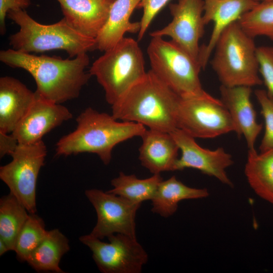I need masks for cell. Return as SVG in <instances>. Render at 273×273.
I'll return each mask as SVG.
<instances>
[{"mask_svg":"<svg viewBox=\"0 0 273 273\" xmlns=\"http://www.w3.org/2000/svg\"><path fill=\"white\" fill-rule=\"evenodd\" d=\"M147 52L151 70L180 98L212 96L202 86L199 62L171 40L152 37Z\"/></svg>","mask_w":273,"mask_h":273,"instance_id":"cell-7","label":"cell"},{"mask_svg":"<svg viewBox=\"0 0 273 273\" xmlns=\"http://www.w3.org/2000/svg\"><path fill=\"white\" fill-rule=\"evenodd\" d=\"M67 23L84 35L96 38L115 0H57Z\"/></svg>","mask_w":273,"mask_h":273,"instance_id":"cell-17","label":"cell"},{"mask_svg":"<svg viewBox=\"0 0 273 273\" xmlns=\"http://www.w3.org/2000/svg\"><path fill=\"white\" fill-rule=\"evenodd\" d=\"M89 73L103 88L107 102H117L147 73L145 60L138 42L123 37L104 52L90 67Z\"/></svg>","mask_w":273,"mask_h":273,"instance_id":"cell-6","label":"cell"},{"mask_svg":"<svg viewBox=\"0 0 273 273\" xmlns=\"http://www.w3.org/2000/svg\"><path fill=\"white\" fill-rule=\"evenodd\" d=\"M104 242L90 234L79 240L92 252L93 258L103 273H140L148 260V255L133 238L121 234L108 236Z\"/></svg>","mask_w":273,"mask_h":273,"instance_id":"cell-10","label":"cell"},{"mask_svg":"<svg viewBox=\"0 0 273 273\" xmlns=\"http://www.w3.org/2000/svg\"><path fill=\"white\" fill-rule=\"evenodd\" d=\"M203 21L205 25L212 22L213 27L208 42L200 47L198 61L204 69L223 31L237 21L260 2L255 0H203Z\"/></svg>","mask_w":273,"mask_h":273,"instance_id":"cell-15","label":"cell"},{"mask_svg":"<svg viewBox=\"0 0 273 273\" xmlns=\"http://www.w3.org/2000/svg\"><path fill=\"white\" fill-rule=\"evenodd\" d=\"M141 1H115L106 24L95 38L97 50L104 52L121 40L125 33H139L140 22H131L130 18Z\"/></svg>","mask_w":273,"mask_h":273,"instance_id":"cell-20","label":"cell"},{"mask_svg":"<svg viewBox=\"0 0 273 273\" xmlns=\"http://www.w3.org/2000/svg\"><path fill=\"white\" fill-rule=\"evenodd\" d=\"M19 145L16 138L11 133L0 131V158L11 154L16 150Z\"/></svg>","mask_w":273,"mask_h":273,"instance_id":"cell-32","label":"cell"},{"mask_svg":"<svg viewBox=\"0 0 273 273\" xmlns=\"http://www.w3.org/2000/svg\"><path fill=\"white\" fill-rule=\"evenodd\" d=\"M29 213L11 193L0 199V239L14 250L15 242Z\"/></svg>","mask_w":273,"mask_h":273,"instance_id":"cell-25","label":"cell"},{"mask_svg":"<svg viewBox=\"0 0 273 273\" xmlns=\"http://www.w3.org/2000/svg\"><path fill=\"white\" fill-rule=\"evenodd\" d=\"M76 120V129L57 143L56 155L94 153L105 165L110 163L115 146L133 137L141 136L146 130L141 124L119 122L112 115L99 112L90 107L81 112Z\"/></svg>","mask_w":273,"mask_h":273,"instance_id":"cell-3","label":"cell"},{"mask_svg":"<svg viewBox=\"0 0 273 273\" xmlns=\"http://www.w3.org/2000/svg\"><path fill=\"white\" fill-rule=\"evenodd\" d=\"M170 0H142L137 9L143 10V15L140 22V30L138 39L141 40L144 37L152 21L160 11Z\"/></svg>","mask_w":273,"mask_h":273,"instance_id":"cell-30","label":"cell"},{"mask_svg":"<svg viewBox=\"0 0 273 273\" xmlns=\"http://www.w3.org/2000/svg\"><path fill=\"white\" fill-rule=\"evenodd\" d=\"M35 96L19 80L6 76L0 78V131L12 133L25 115Z\"/></svg>","mask_w":273,"mask_h":273,"instance_id":"cell-18","label":"cell"},{"mask_svg":"<svg viewBox=\"0 0 273 273\" xmlns=\"http://www.w3.org/2000/svg\"><path fill=\"white\" fill-rule=\"evenodd\" d=\"M85 195L97 215L91 235L101 240L115 234L136 238L135 216L141 204L98 189L87 190Z\"/></svg>","mask_w":273,"mask_h":273,"instance_id":"cell-11","label":"cell"},{"mask_svg":"<svg viewBox=\"0 0 273 273\" xmlns=\"http://www.w3.org/2000/svg\"><path fill=\"white\" fill-rule=\"evenodd\" d=\"M255 95L264 120V133L259 147L260 152H264L273 149V97L260 89L255 90Z\"/></svg>","mask_w":273,"mask_h":273,"instance_id":"cell-28","label":"cell"},{"mask_svg":"<svg viewBox=\"0 0 273 273\" xmlns=\"http://www.w3.org/2000/svg\"><path fill=\"white\" fill-rule=\"evenodd\" d=\"M7 17L20 27L9 38L16 51L31 53L61 50L73 58L97 50L95 38L75 30L64 17L57 23L44 25L34 20L25 10L10 11Z\"/></svg>","mask_w":273,"mask_h":273,"instance_id":"cell-4","label":"cell"},{"mask_svg":"<svg viewBox=\"0 0 273 273\" xmlns=\"http://www.w3.org/2000/svg\"><path fill=\"white\" fill-rule=\"evenodd\" d=\"M257 48L254 38L243 29L238 21L223 31L211 62L221 85L252 87L263 83L258 75Z\"/></svg>","mask_w":273,"mask_h":273,"instance_id":"cell-5","label":"cell"},{"mask_svg":"<svg viewBox=\"0 0 273 273\" xmlns=\"http://www.w3.org/2000/svg\"><path fill=\"white\" fill-rule=\"evenodd\" d=\"M176 123L177 128L194 138H213L235 132L228 110L213 96L181 98Z\"/></svg>","mask_w":273,"mask_h":273,"instance_id":"cell-9","label":"cell"},{"mask_svg":"<svg viewBox=\"0 0 273 273\" xmlns=\"http://www.w3.org/2000/svg\"><path fill=\"white\" fill-rule=\"evenodd\" d=\"M262 1H272L273 0H262Z\"/></svg>","mask_w":273,"mask_h":273,"instance_id":"cell-34","label":"cell"},{"mask_svg":"<svg viewBox=\"0 0 273 273\" xmlns=\"http://www.w3.org/2000/svg\"><path fill=\"white\" fill-rule=\"evenodd\" d=\"M162 180L160 174H154L150 177L140 179L134 174L126 175L120 172L118 176L111 181L113 189L107 192L141 204L143 201L152 200Z\"/></svg>","mask_w":273,"mask_h":273,"instance_id":"cell-24","label":"cell"},{"mask_svg":"<svg viewBox=\"0 0 273 273\" xmlns=\"http://www.w3.org/2000/svg\"><path fill=\"white\" fill-rule=\"evenodd\" d=\"M47 232L43 219L35 213H29L15 242L14 251L18 259L26 261L30 254L43 239Z\"/></svg>","mask_w":273,"mask_h":273,"instance_id":"cell-27","label":"cell"},{"mask_svg":"<svg viewBox=\"0 0 273 273\" xmlns=\"http://www.w3.org/2000/svg\"><path fill=\"white\" fill-rule=\"evenodd\" d=\"M238 22L250 36H264L273 40V1L259 2Z\"/></svg>","mask_w":273,"mask_h":273,"instance_id":"cell-26","label":"cell"},{"mask_svg":"<svg viewBox=\"0 0 273 273\" xmlns=\"http://www.w3.org/2000/svg\"><path fill=\"white\" fill-rule=\"evenodd\" d=\"M255 1H256L257 2H260V1H262V0H255Z\"/></svg>","mask_w":273,"mask_h":273,"instance_id":"cell-35","label":"cell"},{"mask_svg":"<svg viewBox=\"0 0 273 273\" xmlns=\"http://www.w3.org/2000/svg\"><path fill=\"white\" fill-rule=\"evenodd\" d=\"M220 100L228 110L238 136L243 135L248 151H254L256 140L262 128L256 119L251 101V87L238 86L219 87Z\"/></svg>","mask_w":273,"mask_h":273,"instance_id":"cell-16","label":"cell"},{"mask_svg":"<svg viewBox=\"0 0 273 273\" xmlns=\"http://www.w3.org/2000/svg\"><path fill=\"white\" fill-rule=\"evenodd\" d=\"M169 9L172 21L150 35L152 37H170L172 41L198 61L201 47L199 41L204 35L206 25L203 19V0H178L176 3L170 4Z\"/></svg>","mask_w":273,"mask_h":273,"instance_id":"cell-12","label":"cell"},{"mask_svg":"<svg viewBox=\"0 0 273 273\" xmlns=\"http://www.w3.org/2000/svg\"><path fill=\"white\" fill-rule=\"evenodd\" d=\"M70 249L69 241L58 229L48 231L40 243L28 256L27 262L35 270L63 273L59 264Z\"/></svg>","mask_w":273,"mask_h":273,"instance_id":"cell-22","label":"cell"},{"mask_svg":"<svg viewBox=\"0 0 273 273\" xmlns=\"http://www.w3.org/2000/svg\"><path fill=\"white\" fill-rule=\"evenodd\" d=\"M139 148L141 165L152 173L174 171L179 148L170 133L149 129L143 135Z\"/></svg>","mask_w":273,"mask_h":273,"instance_id":"cell-19","label":"cell"},{"mask_svg":"<svg viewBox=\"0 0 273 273\" xmlns=\"http://www.w3.org/2000/svg\"><path fill=\"white\" fill-rule=\"evenodd\" d=\"M10 251L7 244L0 239V256L3 255L6 252Z\"/></svg>","mask_w":273,"mask_h":273,"instance_id":"cell-33","label":"cell"},{"mask_svg":"<svg viewBox=\"0 0 273 273\" xmlns=\"http://www.w3.org/2000/svg\"><path fill=\"white\" fill-rule=\"evenodd\" d=\"M209 195L206 188L190 187L172 176L159 184L152 199L151 211L154 213L167 218L177 210L178 203L184 200L198 199Z\"/></svg>","mask_w":273,"mask_h":273,"instance_id":"cell-21","label":"cell"},{"mask_svg":"<svg viewBox=\"0 0 273 273\" xmlns=\"http://www.w3.org/2000/svg\"><path fill=\"white\" fill-rule=\"evenodd\" d=\"M245 174L255 193L273 205V149L248 151Z\"/></svg>","mask_w":273,"mask_h":273,"instance_id":"cell-23","label":"cell"},{"mask_svg":"<svg viewBox=\"0 0 273 273\" xmlns=\"http://www.w3.org/2000/svg\"><path fill=\"white\" fill-rule=\"evenodd\" d=\"M180 99L150 70L111 106L112 115L118 120L134 122L149 129L170 133L177 128Z\"/></svg>","mask_w":273,"mask_h":273,"instance_id":"cell-2","label":"cell"},{"mask_svg":"<svg viewBox=\"0 0 273 273\" xmlns=\"http://www.w3.org/2000/svg\"><path fill=\"white\" fill-rule=\"evenodd\" d=\"M42 140L29 144H19L11 154L12 160L0 167V178L29 213H35L37 177L47 156Z\"/></svg>","mask_w":273,"mask_h":273,"instance_id":"cell-8","label":"cell"},{"mask_svg":"<svg viewBox=\"0 0 273 273\" xmlns=\"http://www.w3.org/2000/svg\"><path fill=\"white\" fill-rule=\"evenodd\" d=\"M31 5L30 0H0V32H6L5 19L10 11L25 10Z\"/></svg>","mask_w":273,"mask_h":273,"instance_id":"cell-31","label":"cell"},{"mask_svg":"<svg viewBox=\"0 0 273 273\" xmlns=\"http://www.w3.org/2000/svg\"><path fill=\"white\" fill-rule=\"evenodd\" d=\"M0 60L12 67L21 68L31 75L36 92L46 99L61 104L78 98L92 75L85 71L89 63L87 53L73 59L37 56L13 49L2 50Z\"/></svg>","mask_w":273,"mask_h":273,"instance_id":"cell-1","label":"cell"},{"mask_svg":"<svg viewBox=\"0 0 273 273\" xmlns=\"http://www.w3.org/2000/svg\"><path fill=\"white\" fill-rule=\"evenodd\" d=\"M181 152L174 167V170L193 168L214 177L224 185L233 187L226 169L234 164L232 155L219 147L211 150L200 146L195 138L184 130L176 128L171 132Z\"/></svg>","mask_w":273,"mask_h":273,"instance_id":"cell-13","label":"cell"},{"mask_svg":"<svg viewBox=\"0 0 273 273\" xmlns=\"http://www.w3.org/2000/svg\"><path fill=\"white\" fill-rule=\"evenodd\" d=\"M35 92V98L29 110L11 133L19 144H29L40 141L46 134L73 117L65 106Z\"/></svg>","mask_w":273,"mask_h":273,"instance_id":"cell-14","label":"cell"},{"mask_svg":"<svg viewBox=\"0 0 273 273\" xmlns=\"http://www.w3.org/2000/svg\"><path fill=\"white\" fill-rule=\"evenodd\" d=\"M256 52L263 83L268 95L273 97V47H257Z\"/></svg>","mask_w":273,"mask_h":273,"instance_id":"cell-29","label":"cell"}]
</instances>
